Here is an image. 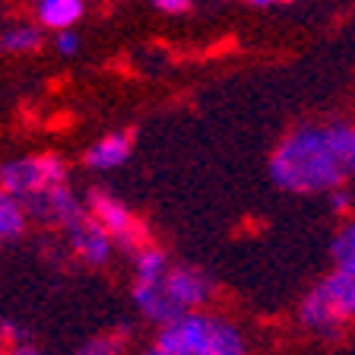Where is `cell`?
<instances>
[{
  "label": "cell",
  "instance_id": "cell-17",
  "mask_svg": "<svg viewBox=\"0 0 355 355\" xmlns=\"http://www.w3.org/2000/svg\"><path fill=\"white\" fill-rule=\"evenodd\" d=\"M153 7L162 13H184L191 7V0H153Z\"/></svg>",
  "mask_w": 355,
  "mask_h": 355
},
{
  "label": "cell",
  "instance_id": "cell-20",
  "mask_svg": "<svg viewBox=\"0 0 355 355\" xmlns=\"http://www.w3.org/2000/svg\"><path fill=\"white\" fill-rule=\"evenodd\" d=\"M0 355H3V352H0Z\"/></svg>",
  "mask_w": 355,
  "mask_h": 355
},
{
  "label": "cell",
  "instance_id": "cell-16",
  "mask_svg": "<svg viewBox=\"0 0 355 355\" xmlns=\"http://www.w3.org/2000/svg\"><path fill=\"white\" fill-rule=\"evenodd\" d=\"M330 203L336 213H349V207H352V193H346L343 187H333L330 191Z\"/></svg>",
  "mask_w": 355,
  "mask_h": 355
},
{
  "label": "cell",
  "instance_id": "cell-14",
  "mask_svg": "<svg viewBox=\"0 0 355 355\" xmlns=\"http://www.w3.org/2000/svg\"><path fill=\"white\" fill-rule=\"evenodd\" d=\"M73 355H127V346L121 336L108 333V336H96V340H89L83 349H76Z\"/></svg>",
  "mask_w": 355,
  "mask_h": 355
},
{
  "label": "cell",
  "instance_id": "cell-13",
  "mask_svg": "<svg viewBox=\"0 0 355 355\" xmlns=\"http://www.w3.org/2000/svg\"><path fill=\"white\" fill-rule=\"evenodd\" d=\"M333 260H336L340 270L355 273V222H349L346 229L336 235V241H333Z\"/></svg>",
  "mask_w": 355,
  "mask_h": 355
},
{
  "label": "cell",
  "instance_id": "cell-9",
  "mask_svg": "<svg viewBox=\"0 0 355 355\" xmlns=\"http://www.w3.org/2000/svg\"><path fill=\"white\" fill-rule=\"evenodd\" d=\"M83 16V0H38V22L48 29H70Z\"/></svg>",
  "mask_w": 355,
  "mask_h": 355
},
{
  "label": "cell",
  "instance_id": "cell-10",
  "mask_svg": "<svg viewBox=\"0 0 355 355\" xmlns=\"http://www.w3.org/2000/svg\"><path fill=\"white\" fill-rule=\"evenodd\" d=\"M26 222H29V213L19 203V197L0 187V241H16L26 232Z\"/></svg>",
  "mask_w": 355,
  "mask_h": 355
},
{
  "label": "cell",
  "instance_id": "cell-7",
  "mask_svg": "<svg viewBox=\"0 0 355 355\" xmlns=\"http://www.w3.org/2000/svg\"><path fill=\"white\" fill-rule=\"evenodd\" d=\"M67 238H70V248L76 251V257L89 266H102L108 263L111 251H114V241L105 232V225L96 219L92 213H86L80 222H73L67 229Z\"/></svg>",
  "mask_w": 355,
  "mask_h": 355
},
{
  "label": "cell",
  "instance_id": "cell-11",
  "mask_svg": "<svg viewBox=\"0 0 355 355\" xmlns=\"http://www.w3.org/2000/svg\"><path fill=\"white\" fill-rule=\"evenodd\" d=\"M133 257H137V279H162L171 266L168 257H165V251L153 248V244H146V248L137 251Z\"/></svg>",
  "mask_w": 355,
  "mask_h": 355
},
{
  "label": "cell",
  "instance_id": "cell-8",
  "mask_svg": "<svg viewBox=\"0 0 355 355\" xmlns=\"http://www.w3.org/2000/svg\"><path fill=\"white\" fill-rule=\"evenodd\" d=\"M130 133H108L105 140H98L96 146L86 153V165L89 168H98V171H108V168H118L130 159Z\"/></svg>",
  "mask_w": 355,
  "mask_h": 355
},
{
  "label": "cell",
  "instance_id": "cell-15",
  "mask_svg": "<svg viewBox=\"0 0 355 355\" xmlns=\"http://www.w3.org/2000/svg\"><path fill=\"white\" fill-rule=\"evenodd\" d=\"M54 48H58V51L64 54V58H73L76 48H80V38H76L73 32L60 29V32H58V38H54Z\"/></svg>",
  "mask_w": 355,
  "mask_h": 355
},
{
  "label": "cell",
  "instance_id": "cell-5",
  "mask_svg": "<svg viewBox=\"0 0 355 355\" xmlns=\"http://www.w3.org/2000/svg\"><path fill=\"white\" fill-rule=\"evenodd\" d=\"M86 207H89V213L105 225V232L111 235L114 248H121V251H127V254H137L149 244V235H146V229H143V222L137 219L118 197H111V193H105V191H92L86 200Z\"/></svg>",
  "mask_w": 355,
  "mask_h": 355
},
{
  "label": "cell",
  "instance_id": "cell-12",
  "mask_svg": "<svg viewBox=\"0 0 355 355\" xmlns=\"http://www.w3.org/2000/svg\"><path fill=\"white\" fill-rule=\"evenodd\" d=\"M0 44L7 48V51H35L38 44H42V32L35 29V26H10L7 32H3V38H0Z\"/></svg>",
  "mask_w": 355,
  "mask_h": 355
},
{
  "label": "cell",
  "instance_id": "cell-3",
  "mask_svg": "<svg viewBox=\"0 0 355 355\" xmlns=\"http://www.w3.org/2000/svg\"><path fill=\"white\" fill-rule=\"evenodd\" d=\"M298 318L320 336H336L343 327L355 320V273L336 266V273H330L308 292Z\"/></svg>",
  "mask_w": 355,
  "mask_h": 355
},
{
  "label": "cell",
  "instance_id": "cell-4",
  "mask_svg": "<svg viewBox=\"0 0 355 355\" xmlns=\"http://www.w3.org/2000/svg\"><path fill=\"white\" fill-rule=\"evenodd\" d=\"M58 184H67V165L58 155H32V159H13L0 165V187H7L19 200Z\"/></svg>",
  "mask_w": 355,
  "mask_h": 355
},
{
  "label": "cell",
  "instance_id": "cell-18",
  "mask_svg": "<svg viewBox=\"0 0 355 355\" xmlns=\"http://www.w3.org/2000/svg\"><path fill=\"white\" fill-rule=\"evenodd\" d=\"M248 3H254V7H266V3H273V0H248Z\"/></svg>",
  "mask_w": 355,
  "mask_h": 355
},
{
  "label": "cell",
  "instance_id": "cell-19",
  "mask_svg": "<svg viewBox=\"0 0 355 355\" xmlns=\"http://www.w3.org/2000/svg\"><path fill=\"white\" fill-rule=\"evenodd\" d=\"M143 355H165V352H159V349L153 346V349H146V352H143Z\"/></svg>",
  "mask_w": 355,
  "mask_h": 355
},
{
  "label": "cell",
  "instance_id": "cell-1",
  "mask_svg": "<svg viewBox=\"0 0 355 355\" xmlns=\"http://www.w3.org/2000/svg\"><path fill=\"white\" fill-rule=\"evenodd\" d=\"M276 187L292 193H320L343 187L355 175V124H304L276 146L270 159Z\"/></svg>",
  "mask_w": 355,
  "mask_h": 355
},
{
  "label": "cell",
  "instance_id": "cell-2",
  "mask_svg": "<svg viewBox=\"0 0 355 355\" xmlns=\"http://www.w3.org/2000/svg\"><path fill=\"white\" fill-rule=\"evenodd\" d=\"M155 349L165 355H248L235 324L200 311H187L171 324H162Z\"/></svg>",
  "mask_w": 355,
  "mask_h": 355
},
{
  "label": "cell",
  "instance_id": "cell-6",
  "mask_svg": "<svg viewBox=\"0 0 355 355\" xmlns=\"http://www.w3.org/2000/svg\"><path fill=\"white\" fill-rule=\"evenodd\" d=\"M162 288L168 295V302L178 308V314L200 311L213 298V279L203 270H193V266H184V263L168 266V273L162 276Z\"/></svg>",
  "mask_w": 355,
  "mask_h": 355
}]
</instances>
